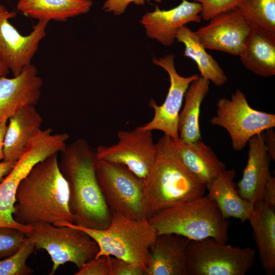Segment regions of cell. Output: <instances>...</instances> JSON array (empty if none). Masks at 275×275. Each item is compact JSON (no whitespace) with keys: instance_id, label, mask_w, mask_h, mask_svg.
Segmentation results:
<instances>
[{"instance_id":"9","label":"cell","mask_w":275,"mask_h":275,"mask_svg":"<svg viewBox=\"0 0 275 275\" xmlns=\"http://www.w3.org/2000/svg\"><path fill=\"white\" fill-rule=\"evenodd\" d=\"M216 106V115L211 118L210 123L227 131L235 151L242 150L253 136L275 126L274 114L252 107L239 89L230 99L220 98Z\"/></svg>"},{"instance_id":"15","label":"cell","mask_w":275,"mask_h":275,"mask_svg":"<svg viewBox=\"0 0 275 275\" xmlns=\"http://www.w3.org/2000/svg\"><path fill=\"white\" fill-rule=\"evenodd\" d=\"M200 4L182 0L176 7L167 10L155 6L152 12L143 15L140 22L147 36L164 46L172 45L179 29L190 22L201 21Z\"/></svg>"},{"instance_id":"32","label":"cell","mask_w":275,"mask_h":275,"mask_svg":"<svg viewBox=\"0 0 275 275\" xmlns=\"http://www.w3.org/2000/svg\"><path fill=\"white\" fill-rule=\"evenodd\" d=\"M75 275H109L108 257L101 256L84 263Z\"/></svg>"},{"instance_id":"29","label":"cell","mask_w":275,"mask_h":275,"mask_svg":"<svg viewBox=\"0 0 275 275\" xmlns=\"http://www.w3.org/2000/svg\"><path fill=\"white\" fill-rule=\"evenodd\" d=\"M26 237L25 233L18 229L0 227V260L16 252Z\"/></svg>"},{"instance_id":"38","label":"cell","mask_w":275,"mask_h":275,"mask_svg":"<svg viewBox=\"0 0 275 275\" xmlns=\"http://www.w3.org/2000/svg\"><path fill=\"white\" fill-rule=\"evenodd\" d=\"M9 71L7 67L0 61V77L6 76Z\"/></svg>"},{"instance_id":"28","label":"cell","mask_w":275,"mask_h":275,"mask_svg":"<svg viewBox=\"0 0 275 275\" xmlns=\"http://www.w3.org/2000/svg\"><path fill=\"white\" fill-rule=\"evenodd\" d=\"M33 242L27 237L20 248L10 256L0 260V275H30L33 273L26 261L34 252Z\"/></svg>"},{"instance_id":"24","label":"cell","mask_w":275,"mask_h":275,"mask_svg":"<svg viewBox=\"0 0 275 275\" xmlns=\"http://www.w3.org/2000/svg\"><path fill=\"white\" fill-rule=\"evenodd\" d=\"M92 5L91 0H17L16 8L38 20L65 22L88 13Z\"/></svg>"},{"instance_id":"5","label":"cell","mask_w":275,"mask_h":275,"mask_svg":"<svg viewBox=\"0 0 275 275\" xmlns=\"http://www.w3.org/2000/svg\"><path fill=\"white\" fill-rule=\"evenodd\" d=\"M157 235L173 233L190 240H228L229 222L207 195L161 210L148 218Z\"/></svg>"},{"instance_id":"7","label":"cell","mask_w":275,"mask_h":275,"mask_svg":"<svg viewBox=\"0 0 275 275\" xmlns=\"http://www.w3.org/2000/svg\"><path fill=\"white\" fill-rule=\"evenodd\" d=\"M97 180L112 212L137 220L148 218L147 201L144 180L126 167L97 159Z\"/></svg>"},{"instance_id":"8","label":"cell","mask_w":275,"mask_h":275,"mask_svg":"<svg viewBox=\"0 0 275 275\" xmlns=\"http://www.w3.org/2000/svg\"><path fill=\"white\" fill-rule=\"evenodd\" d=\"M255 251L218 242L212 238L190 240L187 275H244L253 265Z\"/></svg>"},{"instance_id":"36","label":"cell","mask_w":275,"mask_h":275,"mask_svg":"<svg viewBox=\"0 0 275 275\" xmlns=\"http://www.w3.org/2000/svg\"><path fill=\"white\" fill-rule=\"evenodd\" d=\"M16 162L5 160L0 161V183L13 169Z\"/></svg>"},{"instance_id":"3","label":"cell","mask_w":275,"mask_h":275,"mask_svg":"<svg viewBox=\"0 0 275 275\" xmlns=\"http://www.w3.org/2000/svg\"><path fill=\"white\" fill-rule=\"evenodd\" d=\"M166 134L155 143L153 164L144 180L148 218L154 214L205 195L206 186L183 165Z\"/></svg>"},{"instance_id":"37","label":"cell","mask_w":275,"mask_h":275,"mask_svg":"<svg viewBox=\"0 0 275 275\" xmlns=\"http://www.w3.org/2000/svg\"><path fill=\"white\" fill-rule=\"evenodd\" d=\"M8 120L0 123V161L4 159V140L7 130Z\"/></svg>"},{"instance_id":"13","label":"cell","mask_w":275,"mask_h":275,"mask_svg":"<svg viewBox=\"0 0 275 275\" xmlns=\"http://www.w3.org/2000/svg\"><path fill=\"white\" fill-rule=\"evenodd\" d=\"M16 14L0 5V61L13 76L18 75L24 67L31 64L40 42L46 36L49 22L38 20L31 33L23 36L9 21Z\"/></svg>"},{"instance_id":"25","label":"cell","mask_w":275,"mask_h":275,"mask_svg":"<svg viewBox=\"0 0 275 275\" xmlns=\"http://www.w3.org/2000/svg\"><path fill=\"white\" fill-rule=\"evenodd\" d=\"M210 82L200 76L190 84L185 92L178 124L179 139L183 142L194 143L202 140L199 123L201 106L208 94Z\"/></svg>"},{"instance_id":"30","label":"cell","mask_w":275,"mask_h":275,"mask_svg":"<svg viewBox=\"0 0 275 275\" xmlns=\"http://www.w3.org/2000/svg\"><path fill=\"white\" fill-rule=\"evenodd\" d=\"M202 7L200 15L202 19L209 21L214 16L236 7L237 0H192Z\"/></svg>"},{"instance_id":"17","label":"cell","mask_w":275,"mask_h":275,"mask_svg":"<svg viewBox=\"0 0 275 275\" xmlns=\"http://www.w3.org/2000/svg\"><path fill=\"white\" fill-rule=\"evenodd\" d=\"M190 240L173 233L157 235L151 244L146 275H187L186 255Z\"/></svg>"},{"instance_id":"10","label":"cell","mask_w":275,"mask_h":275,"mask_svg":"<svg viewBox=\"0 0 275 275\" xmlns=\"http://www.w3.org/2000/svg\"><path fill=\"white\" fill-rule=\"evenodd\" d=\"M56 152L54 143L44 134L38 132L31 139L13 169L0 183V227L15 228L25 233L31 230V226L20 224L13 218L17 189L35 165Z\"/></svg>"},{"instance_id":"26","label":"cell","mask_w":275,"mask_h":275,"mask_svg":"<svg viewBox=\"0 0 275 275\" xmlns=\"http://www.w3.org/2000/svg\"><path fill=\"white\" fill-rule=\"evenodd\" d=\"M176 39L185 46L184 56L191 59L197 65L200 76L215 86H224L228 81L224 71L215 60L206 51L194 31L186 25L178 31Z\"/></svg>"},{"instance_id":"23","label":"cell","mask_w":275,"mask_h":275,"mask_svg":"<svg viewBox=\"0 0 275 275\" xmlns=\"http://www.w3.org/2000/svg\"><path fill=\"white\" fill-rule=\"evenodd\" d=\"M275 209L261 200L254 204L249 221L262 265L269 274L275 272Z\"/></svg>"},{"instance_id":"14","label":"cell","mask_w":275,"mask_h":275,"mask_svg":"<svg viewBox=\"0 0 275 275\" xmlns=\"http://www.w3.org/2000/svg\"><path fill=\"white\" fill-rule=\"evenodd\" d=\"M209 21L207 25L195 31L204 47L239 56L252 30L250 21L237 7L217 14Z\"/></svg>"},{"instance_id":"16","label":"cell","mask_w":275,"mask_h":275,"mask_svg":"<svg viewBox=\"0 0 275 275\" xmlns=\"http://www.w3.org/2000/svg\"><path fill=\"white\" fill-rule=\"evenodd\" d=\"M42 86L43 80L32 64L13 77H0V123L26 106H35L39 101Z\"/></svg>"},{"instance_id":"11","label":"cell","mask_w":275,"mask_h":275,"mask_svg":"<svg viewBox=\"0 0 275 275\" xmlns=\"http://www.w3.org/2000/svg\"><path fill=\"white\" fill-rule=\"evenodd\" d=\"M117 135L119 141L116 144L97 148V159L123 166L144 180L155 159L152 131L139 126L130 131H119Z\"/></svg>"},{"instance_id":"18","label":"cell","mask_w":275,"mask_h":275,"mask_svg":"<svg viewBox=\"0 0 275 275\" xmlns=\"http://www.w3.org/2000/svg\"><path fill=\"white\" fill-rule=\"evenodd\" d=\"M248 143L246 164L237 186L240 196L254 205L262 200L264 186L271 176V158L267 152L262 133L253 136Z\"/></svg>"},{"instance_id":"27","label":"cell","mask_w":275,"mask_h":275,"mask_svg":"<svg viewBox=\"0 0 275 275\" xmlns=\"http://www.w3.org/2000/svg\"><path fill=\"white\" fill-rule=\"evenodd\" d=\"M236 7L253 24L275 35V0H237Z\"/></svg>"},{"instance_id":"35","label":"cell","mask_w":275,"mask_h":275,"mask_svg":"<svg viewBox=\"0 0 275 275\" xmlns=\"http://www.w3.org/2000/svg\"><path fill=\"white\" fill-rule=\"evenodd\" d=\"M263 135V141L267 152L271 159L275 160V132L273 128H268Z\"/></svg>"},{"instance_id":"22","label":"cell","mask_w":275,"mask_h":275,"mask_svg":"<svg viewBox=\"0 0 275 275\" xmlns=\"http://www.w3.org/2000/svg\"><path fill=\"white\" fill-rule=\"evenodd\" d=\"M9 120L4 160L17 161L32 136L41 129L43 120L34 105L22 108Z\"/></svg>"},{"instance_id":"4","label":"cell","mask_w":275,"mask_h":275,"mask_svg":"<svg viewBox=\"0 0 275 275\" xmlns=\"http://www.w3.org/2000/svg\"><path fill=\"white\" fill-rule=\"evenodd\" d=\"M69 226L89 235L97 243L96 258L114 257L139 266L145 271L149 250L157 234L148 219L137 220L117 212H112L108 226L104 229L90 228L64 222L57 226Z\"/></svg>"},{"instance_id":"19","label":"cell","mask_w":275,"mask_h":275,"mask_svg":"<svg viewBox=\"0 0 275 275\" xmlns=\"http://www.w3.org/2000/svg\"><path fill=\"white\" fill-rule=\"evenodd\" d=\"M173 149L185 168L206 187L225 169L226 165L202 140L194 143L171 141Z\"/></svg>"},{"instance_id":"12","label":"cell","mask_w":275,"mask_h":275,"mask_svg":"<svg viewBox=\"0 0 275 275\" xmlns=\"http://www.w3.org/2000/svg\"><path fill=\"white\" fill-rule=\"evenodd\" d=\"M174 58L173 54H168L153 59V63L163 68L168 74L170 87L162 104L157 105L153 99L149 101V106L154 112L153 117L150 121L140 127L144 130H160L172 140H177L179 139V115L185 92L190 84L200 76L194 74L185 77L179 74L175 66Z\"/></svg>"},{"instance_id":"6","label":"cell","mask_w":275,"mask_h":275,"mask_svg":"<svg viewBox=\"0 0 275 275\" xmlns=\"http://www.w3.org/2000/svg\"><path fill=\"white\" fill-rule=\"evenodd\" d=\"M31 226L26 236L33 242L35 250H44L50 256L52 262L50 275L67 262L73 263L79 269L98 252L96 242L77 228L47 223Z\"/></svg>"},{"instance_id":"34","label":"cell","mask_w":275,"mask_h":275,"mask_svg":"<svg viewBox=\"0 0 275 275\" xmlns=\"http://www.w3.org/2000/svg\"><path fill=\"white\" fill-rule=\"evenodd\" d=\"M262 201L269 208L275 209V178L271 175L264 186Z\"/></svg>"},{"instance_id":"20","label":"cell","mask_w":275,"mask_h":275,"mask_svg":"<svg viewBox=\"0 0 275 275\" xmlns=\"http://www.w3.org/2000/svg\"><path fill=\"white\" fill-rule=\"evenodd\" d=\"M234 169H225L208 185L207 196L217 205L226 218L239 219L242 223L249 221L254 205L243 199L236 188Z\"/></svg>"},{"instance_id":"21","label":"cell","mask_w":275,"mask_h":275,"mask_svg":"<svg viewBox=\"0 0 275 275\" xmlns=\"http://www.w3.org/2000/svg\"><path fill=\"white\" fill-rule=\"evenodd\" d=\"M242 65L262 77L275 75V35L252 24L243 48L239 55Z\"/></svg>"},{"instance_id":"31","label":"cell","mask_w":275,"mask_h":275,"mask_svg":"<svg viewBox=\"0 0 275 275\" xmlns=\"http://www.w3.org/2000/svg\"><path fill=\"white\" fill-rule=\"evenodd\" d=\"M109 275H143L144 270L136 265L123 259L108 257Z\"/></svg>"},{"instance_id":"2","label":"cell","mask_w":275,"mask_h":275,"mask_svg":"<svg viewBox=\"0 0 275 275\" xmlns=\"http://www.w3.org/2000/svg\"><path fill=\"white\" fill-rule=\"evenodd\" d=\"M59 153V167L68 184L69 206L74 223L93 229L106 228L112 211L97 180L95 150L80 139L67 144Z\"/></svg>"},{"instance_id":"1","label":"cell","mask_w":275,"mask_h":275,"mask_svg":"<svg viewBox=\"0 0 275 275\" xmlns=\"http://www.w3.org/2000/svg\"><path fill=\"white\" fill-rule=\"evenodd\" d=\"M58 154L37 163L18 185L13 214L17 223L26 226L74 223L68 184L60 170Z\"/></svg>"},{"instance_id":"33","label":"cell","mask_w":275,"mask_h":275,"mask_svg":"<svg viewBox=\"0 0 275 275\" xmlns=\"http://www.w3.org/2000/svg\"><path fill=\"white\" fill-rule=\"evenodd\" d=\"M153 1L157 3H161L162 1V0ZM131 3L138 6L143 5L145 4V0H106L103 3L102 9L105 12L113 13L116 15H120L125 12L128 6Z\"/></svg>"}]
</instances>
